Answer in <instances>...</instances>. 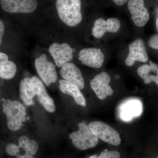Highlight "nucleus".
<instances>
[{
  "label": "nucleus",
  "mask_w": 158,
  "mask_h": 158,
  "mask_svg": "<svg viewBox=\"0 0 158 158\" xmlns=\"http://www.w3.org/2000/svg\"><path fill=\"white\" fill-rule=\"evenodd\" d=\"M56 6L59 18L66 25L75 27L81 22V0H56Z\"/></svg>",
  "instance_id": "1"
},
{
  "label": "nucleus",
  "mask_w": 158,
  "mask_h": 158,
  "mask_svg": "<svg viewBox=\"0 0 158 158\" xmlns=\"http://www.w3.org/2000/svg\"><path fill=\"white\" fill-rule=\"evenodd\" d=\"M2 107L9 129L13 131L19 130L26 120L27 111L23 105L17 101L6 99L3 102Z\"/></svg>",
  "instance_id": "2"
},
{
  "label": "nucleus",
  "mask_w": 158,
  "mask_h": 158,
  "mask_svg": "<svg viewBox=\"0 0 158 158\" xmlns=\"http://www.w3.org/2000/svg\"><path fill=\"white\" fill-rule=\"evenodd\" d=\"M79 130L72 133L69 135L74 146L78 149L85 150L95 147L98 139L92 132L85 122L78 124Z\"/></svg>",
  "instance_id": "3"
},
{
  "label": "nucleus",
  "mask_w": 158,
  "mask_h": 158,
  "mask_svg": "<svg viewBox=\"0 0 158 158\" xmlns=\"http://www.w3.org/2000/svg\"><path fill=\"white\" fill-rule=\"evenodd\" d=\"M92 132L104 142L114 146H118L121 143L119 133L109 125L102 121L92 122L88 125Z\"/></svg>",
  "instance_id": "4"
},
{
  "label": "nucleus",
  "mask_w": 158,
  "mask_h": 158,
  "mask_svg": "<svg viewBox=\"0 0 158 158\" xmlns=\"http://www.w3.org/2000/svg\"><path fill=\"white\" fill-rule=\"evenodd\" d=\"M35 66L39 77L47 86L56 82L57 74L53 63L48 60L45 54L41 55L35 60Z\"/></svg>",
  "instance_id": "5"
},
{
  "label": "nucleus",
  "mask_w": 158,
  "mask_h": 158,
  "mask_svg": "<svg viewBox=\"0 0 158 158\" xmlns=\"http://www.w3.org/2000/svg\"><path fill=\"white\" fill-rule=\"evenodd\" d=\"M2 9L11 13H30L37 9L36 0H1Z\"/></svg>",
  "instance_id": "6"
},
{
  "label": "nucleus",
  "mask_w": 158,
  "mask_h": 158,
  "mask_svg": "<svg viewBox=\"0 0 158 158\" xmlns=\"http://www.w3.org/2000/svg\"><path fill=\"white\" fill-rule=\"evenodd\" d=\"M110 76L105 72L97 75L90 81V87L99 99L103 100L113 95V90L110 86Z\"/></svg>",
  "instance_id": "7"
},
{
  "label": "nucleus",
  "mask_w": 158,
  "mask_h": 158,
  "mask_svg": "<svg viewBox=\"0 0 158 158\" xmlns=\"http://www.w3.org/2000/svg\"><path fill=\"white\" fill-rule=\"evenodd\" d=\"M128 9L133 22L138 27H143L149 20L150 15L145 6L144 0H129Z\"/></svg>",
  "instance_id": "8"
},
{
  "label": "nucleus",
  "mask_w": 158,
  "mask_h": 158,
  "mask_svg": "<svg viewBox=\"0 0 158 158\" xmlns=\"http://www.w3.org/2000/svg\"><path fill=\"white\" fill-rule=\"evenodd\" d=\"M79 59L83 65L90 68H101L104 62L105 56L99 48H84L79 53Z\"/></svg>",
  "instance_id": "9"
},
{
  "label": "nucleus",
  "mask_w": 158,
  "mask_h": 158,
  "mask_svg": "<svg viewBox=\"0 0 158 158\" xmlns=\"http://www.w3.org/2000/svg\"><path fill=\"white\" fill-rule=\"evenodd\" d=\"M146 47L143 40L138 38L132 42L129 46V54L125 60L126 65L131 66L135 61L146 62L148 61Z\"/></svg>",
  "instance_id": "10"
},
{
  "label": "nucleus",
  "mask_w": 158,
  "mask_h": 158,
  "mask_svg": "<svg viewBox=\"0 0 158 158\" xmlns=\"http://www.w3.org/2000/svg\"><path fill=\"white\" fill-rule=\"evenodd\" d=\"M49 52L59 67H62L73 58V50L67 43H54L50 46Z\"/></svg>",
  "instance_id": "11"
},
{
  "label": "nucleus",
  "mask_w": 158,
  "mask_h": 158,
  "mask_svg": "<svg viewBox=\"0 0 158 158\" xmlns=\"http://www.w3.org/2000/svg\"><path fill=\"white\" fill-rule=\"evenodd\" d=\"M143 106L139 100L129 99L123 102L118 109V116L122 120L128 121L140 116L142 113Z\"/></svg>",
  "instance_id": "12"
},
{
  "label": "nucleus",
  "mask_w": 158,
  "mask_h": 158,
  "mask_svg": "<svg viewBox=\"0 0 158 158\" xmlns=\"http://www.w3.org/2000/svg\"><path fill=\"white\" fill-rule=\"evenodd\" d=\"M120 21L115 18H110L106 20L99 18L95 20L92 29V34L96 38L102 37L107 32L116 33L120 29Z\"/></svg>",
  "instance_id": "13"
},
{
  "label": "nucleus",
  "mask_w": 158,
  "mask_h": 158,
  "mask_svg": "<svg viewBox=\"0 0 158 158\" xmlns=\"http://www.w3.org/2000/svg\"><path fill=\"white\" fill-rule=\"evenodd\" d=\"M60 74L64 80L75 85L80 90L85 88V80L81 70L73 63L64 64L60 69Z\"/></svg>",
  "instance_id": "14"
},
{
  "label": "nucleus",
  "mask_w": 158,
  "mask_h": 158,
  "mask_svg": "<svg viewBox=\"0 0 158 158\" xmlns=\"http://www.w3.org/2000/svg\"><path fill=\"white\" fill-rule=\"evenodd\" d=\"M34 84L35 95L44 109L49 113H53L56 110L53 100L48 95L43 83L37 77L31 78Z\"/></svg>",
  "instance_id": "15"
},
{
  "label": "nucleus",
  "mask_w": 158,
  "mask_h": 158,
  "mask_svg": "<svg viewBox=\"0 0 158 158\" xmlns=\"http://www.w3.org/2000/svg\"><path fill=\"white\" fill-rule=\"evenodd\" d=\"M59 88L61 92L72 97L77 104L81 106H86L85 97L77 86L64 80L59 81Z\"/></svg>",
  "instance_id": "16"
},
{
  "label": "nucleus",
  "mask_w": 158,
  "mask_h": 158,
  "mask_svg": "<svg viewBox=\"0 0 158 158\" xmlns=\"http://www.w3.org/2000/svg\"><path fill=\"white\" fill-rule=\"evenodd\" d=\"M137 73L144 80V84L154 82L158 86V65L156 63L150 61L149 65L144 64L139 66Z\"/></svg>",
  "instance_id": "17"
},
{
  "label": "nucleus",
  "mask_w": 158,
  "mask_h": 158,
  "mask_svg": "<svg viewBox=\"0 0 158 158\" xmlns=\"http://www.w3.org/2000/svg\"><path fill=\"white\" fill-rule=\"evenodd\" d=\"M20 97L27 106L34 104L33 98L35 95L34 84L31 78L23 79L20 83Z\"/></svg>",
  "instance_id": "18"
},
{
  "label": "nucleus",
  "mask_w": 158,
  "mask_h": 158,
  "mask_svg": "<svg viewBox=\"0 0 158 158\" xmlns=\"http://www.w3.org/2000/svg\"><path fill=\"white\" fill-rule=\"evenodd\" d=\"M17 71V67L14 62L9 61L6 54L0 52V77L9 80L13 78Z\"/></svg>",
  "instance_id": "19"
},
{
  "label": "nucleus",
  "mask_w": 158,
  "mask_h": 158,
  "mask_svg": "<svg viewBox=\"0 0 158 158\" xmlns=\"http://www.w3.org/2000/svg\"><path fill=\"white\" fill-rule=\"evenodd\" d=\"M20 148L19 145L14 143H9L6 146V152L9 155L12 156H17L19 154Z\"/></svg>",
  "instance_id": "20"
},
{
  "label": "nucleus",
  "mask_w": 158,
  "mask_h": 158,
  "mask_svg": "<svg viewBox=\"0 0 158 158\" xmlns=\"http://www.w3.org/2000/svg\"><path fill=\"white\" fill-rule=\"evenodd\" d=\"M120 154L116 151H104L101 153L99 158H119Z\"/></svg>",
  "instance_id": "21"
},
{
  "label": "nucleus",
  "mask_w": 158,
  "mask_h": 158,
  "mask_svg": "<svg viewBox=\"0 0 158 158\" xmlns=\"http://www.w3.org/2000/svg\"><path fill=\"white\" fill-rule=\"evenodd\" d=\"M148 44L151 48L158 50V34H155L150 38Z\"/></svg>",
  "instance_id": "22"
},
{
  "label": "nucleus",
  "mask_w": 158,
  "mask_h": 158,
  "mask_svg": "<svg viewBox=\"0 0 158 158\" xmlns=\"http://www.w3.org/2000/svg\"><path fill=\"white\" fill-rule=\"evenodd\" d=\"M28 148L33 156L37 154L38 149V144L34 140H30L29 143Z\"/></svg>",
  "instance_id": "23"
},
{
  "label": "nucleus",
  "mask_w": 158,
  "mask_h": 158,
  "mask_svg": "<svg viewBox=\"0 0 158 158\" xmlns=\"http://www.w3.org/2000/svg\"><path fill=\"white\" fill-rule=\"evenodd\" d=\"M5 31V26L2 21L0 19V45L2 43V40Z\"/></svg>",
  "instance_id": "24"
},
{
  "label": "nucleus",
  "mask_w": 158,
  "mask_h": 158,
  "mask_svg": "<svg viewBox=\"0 0 158 158\" xmlns=\"http://www.w3.org/2000/svg\"><path fill=\"white\" fill-rule=\"evenodd\" d=\"M16 158H35L32 155V153L31 152H25V154L21 155H19L17 156Z\"/></svg>",
  "instance_id": "25"
},
{
  "label": "nucleus",
  "mask_w": 158,
  "mask_h": 158,
  "mask_svg": "<svg viewBox=\"0 0 158 158\" xmlns=\"http://www.w3.org/2000/svg\"><path fill=\"white\" fill-rule=\"evenodd\" d=\"M113 2L118 6H122L125 5L128 0H113Z\"/></svg>",
  "instance_id": "26"
},
{
  "label": "nucleus",
  "mask_w": 158,
  "mask_h": 158,
  "mask_svg": "<svg viewBox=\"0 0 158 158\" xmlns=\"http://www.w3.org/2000/svg\"><path fill=\"white\" fill-rule=\"evenodd\" d=\"M156 29L158 32V18L156 19Z\"/></svg>",
  "instance_id": "27"
},
{
  "label": "nucleus",
  "mask_w": 158,
  "mask_h": 158,
  "mask_svg": "<svg viewBox=\"0 0 158 158\" xmlns=\"http://www.w3.org/2000/svg\"><path fill=\"white\" fill-rule=\"evenodd\" d=\"M157 158H158V156L157 157Z\"/></svg>",
  "instance_id": "28"
}]
</instances>
